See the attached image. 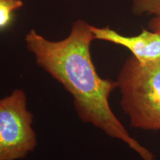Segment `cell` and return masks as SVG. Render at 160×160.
Masks as SVG:
<instances>
[{"mask_svg": "<svg viewBox=\"0 0 160 160\" xmlns=\"http://www.w3.org/2000/svg\"><path fill=\"white\" fill-rule=\"evenodd\" d=\"M94 39L92 25L82 19L73 22L69 35L60 41L47 39L35 30H31L25 39L37 65L71 93L82 121L124 142L143 160H156L149 150L129 135L112 111L108 99L117 82L98 75L91 55Z\"/></svg>", "mask_w": 160, "mask_h": 160, "instance_id": "obj_1", "label": "cell"}, {"mask_svg": "<svg viewBox=\"0 0 160 160\" xmlns=\"http://www.w3.org/2000/svg\"><path fill=\"white\" fill-rule=\"evenodd\" d=\"M121 106L131 127L160 130V58L140 63L130 57L118 75Z\"/></svg>", "mask_w": 160, "mask_h": 160, "instance_id": "obj_2", "label": "cell"}, {"mask_svg": "<svg viewBox=\"0 0 160 160\" xmlns=\"http://www.w3.org/2000/svg\"><path fill=\"white\" fill-rule=\"evenodd\" d=\"M33 122L23 90L0 99V160L22 159L34 151L37 140Z\"/></svg>", "mask_w": 160, "mask_h": 160, "instance_id": "obj_3", "label": "cell"}, {"mask_svg": "<svg viewBox=\"0 0 160 160\" xmlns=\"http://www.w3.org/2000/svg\"><path fill=\"white\" fill-rule=\"evenodd\" d=\"M95 39L110 42L129 50L140 63H146L160 58V35L144 29L134 37L119 34L108 27L97 28L92 25Z\"/></svg>", "mask_w": 160, "mask_h": 160, "instance_id": "obj_4", "label": "cell"}, {"mask_svg": "<svg viewBox=\"0 0 160 160\" xmlns=\"http://www.w3.org/2000/svg\"><path fill=\"white\" fill-rule=\"evenodd\" d=\"M22 6V0H0V31L11 27L14 21L15 13Z\"/></svg>", "mask_w": 160, "mask_h": 160, "instance_id": "obj_5", "label": "cell"}, {"mask_svg": "<svg viewBox=\"0 0 160 160\" xmlns=\"http://www.w3.org/2000/svg\"><path fill=\"white\" fill-rule=\"evenodd\" d=\"M132 11L137 15L160 16V0H133Z\"/></svg>", "mask_w": 160, "mask_h": 160, "instance_id": "obj_6", "label": "cell"}, {"mask_svg": "<svg viewBox=\"0 0 160 160\" xmlns=\"http://www.w3.org/2000/svg\"><path fill=\"white\" fill-rule=\"evenodd\" d=\"M148 28L151 31L160 35V16H156L149 22Z\"/></svg>", "mask_w": 160, "mask_h": 160, "instance_id": "obj_7", "label": "cell"}]
</instances>
